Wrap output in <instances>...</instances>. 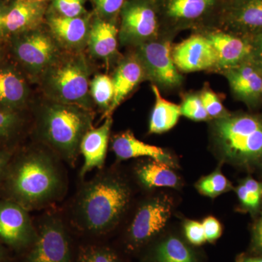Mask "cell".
Listing matches in <instances>:
<instances>
[{"label": "cell", "instance_id": "cell-1", "mask_svg": "<svg viewBox=\"0 0 262 262\" xmlns=\"http://www.w3.org/2000/svg\"><path fill=\"white\" fill-rule=\"evenodd\" d=\"M59 160L51 149L39 146L13 155L0 187L3 198L16 202L29 211L59 201L67 189Z\"/></svg>", "mask_w": 262, "mask_h": 262}, {"label": "cell", "instance_id": "cell-2", "mask_svg": "<svg viewBox=\"0 0 262 262\" xmlns=\"http://www.w3.org/2000/svg\"><path fill=\"white\" fill-rule=\"evenodd\" d=\"M131 198L128 185L113 173H98L84 183L72 208L77 228L100 234L113 229L127 209Z\"/></svg>", "mask_w": 262, "mask_h": 262}, {"label": "cell", "instance_id": "cell-3", "mask_svg": "<svg viewBox=\"0 0 262 262\" xmlns=\"http://www.w3.org/2000/svg\"><path fill=\"white\" fill-rule=\"evenodd\" d=\"M93 120L91 110L49 100L37 114L38 136L48 149L73 166L82 138L93 127Z\"/></svg>", "mask_w": 262, "mask_h": 262}, {"label": "cell", "instance_id": "cell-4", "mask_svg": "<svg viewBox=\"0 0 262 262\" xmlns=\"http://www.w3.org/2000/svg\"><path fill=\"white\" fill-rule=\"evenodd\" d=\"M215 144L224 158L243 166L262 164V117L227 115L213 124Z\"/></svg>", "mask_w": 262, "mask_h": 262}, {"label": "cell", "instance_id": "cell-5", "mask_svg": "<svg viewBox=\"0 0 262 262\" xmlns=\"http://www.w3.org/2000/svg\"><path fill=\"white\" fill-rule=\"evenodd\" d=\"M90 68L83 53H62L39 82L49 100L91 110Z\"/></svg>", "mask_w": 262, "mask_h": 262}, {"label": "cell", "instance_id": "cell-6", "mask_svg": "<svg viewBox=\"0 0 262 262\" xmlns=\"http://www.w3.org/2000/svg\"><path fill=\"white\" fill-rule=\"evenodd\" d=\"M12 50L15 58L29 75L39 81L63 53V49L51 32L38 28L13 36Z\"/></svg>", "mask_w": 262, "mask_h": 262}, {"label": "cell", "instance_id": "cell-7", "mask_svg": "<svg viewBox=\"0 0 262 262\" xmlns=\"http://www.w3.org/2000/svg\"><path fill=\"white\" fill-rule=\"evenodd\" d=\"M37 237L25 262H72L70 238L64 222L56 213L41 217Z\"/></svg>", "mask_w": 262, "mask_h": 262}, {"label": "cell", "instance_id": "cell-8", "mask_svg": "<svg viewBox=\"0 0 262 262\" xmlns=\"http://www.w3.org/2000/svg\"><path fill=\"white\" fill-rule=\"evenodd\" d=\"M121 28L119 39L123 45L139 46L154 40L158 35L159 20L154 5L147 0L125 3L121 10Z\"/></svg>", "mask_w": 262, "mask_h": 262}, {"label": "cell", "instance_id": "cell-9", "mask_svg": "<svg viewBox=\"0 0 262 262\" xmlns=\"http://www.w3.org/2000/svg\"><path fill=\"white\" fill-rule=\"evenodd\" d=\"M172 51L168 40L155 39L137 46L136 55L146 78L163 87L175 88L182 84L183 78L174 63Z\"/></svg>", "mask_w": 262, "mask_h": 262}, {"label": "cell", "instance_id": "cell-10", "mask_svg": "<svg viewBox=\"0 0 262 262\" xmlns=\"http://www.w3.org/2000/svg\"><path fill=\"white\" fill-rule=\"evenodd\" d=\"M28 210L16 202L0 199V239L14 249L32 246L37 237Z\"/></svg>", "mask_w": 262, "mask_h": 262}, {"label": "cell", "instance_id": "cell-11", "mask_svg": "<svg viewBox=\"0 0 262 262\" xmlns=\"http://www.w3.org/2000/svg\"><path fill=\"white\" fill-rule=\"evenodd\" d=\"M171 203L158 198L146 202L136 211L129 227L128 237L136 246L144 244L166 225L171 215Z\"/></svg>", "mask_w": 262, "mask_h": 262}, {"label": "cell", "instance_id": "cell-12", "mask_svg": "<svg viewBox=\"0 0 262 262\" xmlns=\"http://www.w3.org/2000/svg\"><path fill=\"white\" fill-rule=\"evenodd\" d=\"M176 67L184 72H198L217 67V57L205 35L191 36L172 51Z\"/></svg>", "mask_w": 262, "mask_h": 262}, {"label": "cell", "instance_id": "cell-13", "mask_svg": "<svg viewBox=\"0 0 262 262\" xmlns=\"http://www.w3.org/2000/svg\"><path fill=\"white\" fill-rule=\"evenodd\" d=\"M91 24L88 16L68 18L53 13L48 18L50 32L68 52H81L87 46Z\"/></svg>", "mask_w": 262, "mask_h": 262}, {"label": "cell", "instance_id": "cell-14", "mask_svg": "<svg viewBox=\"0 0 262 262\" xmlns=\"http://www.w3.org/2000/svg\"><path fill=\"white\" fill-rule=\"evenodd\" d=\"M231 90L237 99L253 106L261 101L262 71L251 62L225 70Z\"/></svg>", "mask_w": 262, "mask_h": 262}, {"label": "cell", "instance_id": "cell-15", "mask_svg": "<svg viewBox=\"0 0 262 262\" xmlns=\"http://www.w3.org/2000/svg\"><path fill=\"white\" fill-rule=\"evenodd\" d=\"M217 57V67L228 70L247 61L251 53L248 37L214 31L206 34Z\"/></svg>", "mask_w": 262, "mask_h": 262}, {"label": "cell", "instance_id": "cell-16", "mask_svg": "<svg viewBox=\"0 0 262 262\" xmlns=\"http://www.w3.org/2000/svg\"><path fill=\"white\" fill-rule=\"evenodd\" d=\"M113 122L112 117H106L102 125L96 128L92 127L84 134L80 146V153L84 160L80 177L94 169H101L104 165Z\"/></svg>", "mask_w": 262, "mask_h": 262}, {"label": "cell", "instance_id": "cell-17", "mask_svg": "<svg viewBox=\"0 0 262 262\" xmlns=\"http://www.w3.org/2000/svg\"><path fill=\"white\" fill-rule=\"evenodd\" d=\"M46 11L43 2L17 0L6 10L4 17L5 35H18L39 27Z\"/></svg>", "mask_w": 262, "mask_h": 262}, {"label": "cell", "instance_id": "cell-18", "mask_svg": "<svg viewBox=\"0 0 262 262\" xmlns=\"http://www.w3.org/2000/svg\"><path fill=\"white\" fill-rule=\"evenodd\" d=\"M146 78L143 66L136 53L122 60L114 74V98L103 117H112L115 110L140 82Z\"/></svg>", "mask_w": 262, "mask_h": 262}, {"label": "cell", "instance_id": "cell-19", "mask_svg": "<svg viewBox=\"0 0 262 262\" xmlns=\"http://www.w3.org/2000/svg\"><path fill=\"white\" fill-rule=\"evenodd\" d=\"M227 24L243 37L262 32V0H236L227 12Z\"/></svg>", "mask_w": 262, "mask_h": 262}, {"label": "cell", "instance_id": "cell-20", "mask_svg": "<svg viewBox=\"0 0 262 262\" xmlns=\"http://www.w3.org/2000/svg\"><path fill=\"white\" fill-rule=\"evenodd\" d=\"M28 84L11 66L0 67V108L19 112L28 101Z\"/></svg>", "mask_w": 262, "mask_h": 262}, {"label": "cell", "instance_id": "cell-21", "mask_svg": "<svg viewBox=\"0 0 262 262\" xmlns=\"http://www.w3.org/2000/svg\"><path fill=\"white\" fill-rule=\"evenodd\" d=\"M112 148L117 159L120 160L148 157L156 161L174 167L173 159L168 153L165 152V150L139 140L130 130L115 136Z\"/></svg>", "mask_w": 262, "mask_h": 262}, {"label": "cell", "instance_id": "cell-22", "mask_svg": "<svg viewBox=\"0 0 262 262\" xmlns=\"http://www.w3.org/2000/svg\"><path fill=\"white\" fill-rule=\"evenodd\" d=\"M116 26L110 21L97 17L91 24L87 46L91 56L97 59L108 61L117 51Z\"/></svg>", "mask_w": 262, "mask_h": 262}, {"label": "cell", "instance_id": "cell-23", "mask_svg": "<svg viewBox=\"0 0 262 262\" xmlns=\"http://www.w3.org/2000/svg\"><path fill=\"white\" fill-rule=\"evenodd\" d=\"M217 0H163L165 18L175 25L192 24L208 15L216 5Z\"/></svg>", "mask_w": 262, "mask_h": 262}, {"label": "cell", "instance_id": "cell-24", "mask_svg": "<svg viewBox=\"0 0 262 262\" xmlns=\"http://www.w3.org/2000/svg\"><path fill=\"white\" fill-rule=\"evenodd\" d=\"M155 103L150 117L149 134H160L175 126L182 115L181 106L162 97L158 86L152 84Z\"/></svg>", "mask_w": 262, "mask_h": 262}, {"label": "cell", "instance_id": "cell-25", "mask_svg": "<svg viewBox=\"0 0 262 262\" xmlns=\"http://www.w3.org/2000/svg\"><path fill=\"white\" fill-rule=\"evenodd\" d=\"M170 167L153 160L138 167L136 175L141 184L146 188L176 187L179 179Z\"/></svg>", "mask_w": 262, "mask_h": 262}, {"label": "cell", "instance_id": "cell-26", "mask_svg": "<svg viewBox=\"0 0 262 262\" xmlns=\"http://www.w3.org/2000/svg\"><path fill=\"white\" fill-rule=\"evenodd\" d=\"M155 259L157 262H195L189 248L174 237H169L158 246Z\"/></svg>", "mask_w": 262, "mask_h": 262}, {"label": "cell", "instance_id": "cell-27", "mask_svg": "<svg viewBox=\"0 0 262 262\" xmlns=\"http://www.w3.org/2000/svg\"><path fill=\"white\" fill-rule=\"evenodd\" d=\"M90 94L98 107L108 111L114 98L113 79L106 75H98L90 82Z\"/></svg>", "mask_w": 262, "mask_h": 262}, {"label": "cell", "instance_id": "cell-28", "mask_svg": "<svg viewBox=\"0 0 262 262\" xmlns=\"http://www.w3.org/2000/svg\"><path fill=\"white\" fill-rule=\"evenodd\" d=\"M23 126V119L19 112L0 108V149H8L5 146L18 135Z\"/></svg>", "mask_w": 262, "mask_h": 262}, {"label": "cell", "instance_id": "cell-29", "mask_svg": "<svg viewBox=\"0 0 262 262\" xmlns=\"http://www.w3.org/2000/svg\"><path fill=\"white\" fill-rule=\"evenodd\" d=\"M239 201L248 209L255 211L259 206L262 199V184L256 179L247 178L237 187Z\"/></svg>", "mask_w": 262, "mask_h": 262}, {"label": "cell", "instance_id": "cell-30", "mask_svg": "<svg viewBox=\"0 0 262 262\" xmlns=\"http://www.w3.org/2000/svg\"><path fill=\"white\" fill-rule=\"evenodd\" d=\"M199 192L210 198H215L231 189V184L220 170L202 179L196 185Z\"/></svg>", "mask_w": 262, "mask_h": 262}, {"label": "cell", "instance_id": "cell-31", "mask_svg": "<svg viewBox=\"0 0 262 262\" xmlns=\"http://www.w3.org/2000/svg\"><path fill=\"white\" fill-rule=\"evenodd\" d=\"M78 262H120L118 257L110 248L103 246H83L78 254Z\"/></svg>", "mask_w": 262, "mask_h": 262}, {"label": "cell", "instance_id": "cell-32", "mask_svg": "<svg viewBox=\"0 0 262 262\" xmlns=\"http://www.w3.org/2000/svg\"><path fill=\"white\" fill-rule=\"evenodd\" d=\"M180 106L182 115L194 121H203L209 118L200 95H190L187 96Z\"/></svg>", "mask_w": 262, "mask_h": 262}, {"label": "cell", "instance_id": "cell-33", "mask_svg": "<svg viewBox=\"0 0 262 262\" xmlns=\"http://www.w3.org/2000/svg\"><path fill=\"white\" fill-rule=\"evenodd\" d=\"M84 0H53V9L55 14L68 18L84 16Z\"/></svg>", "mask_w": 262, "mask_h": 262}, {"label": "cell", "instance_id": "cell-34", "mask_svg": "<svg viewBox=\"0 0 262 262\" xmlns=\"http://www.w3.org/2000/svg\"><path fill=\"white\" fill-rule=\"evenodd\" d=\"M200 96L210 118L219 119L229 115L221 102L220 98L212 90L208 88L203 89Z\"/></svg>", "mask_w": 262, "mask_h": 262}, {"label": "cell", "instance_id": "cell-35", "mask_svg": "<svg viewBox=\"0 0 262 262\" xmlns=\"http://www.w3.org/2000/svg\"><path fill=\"white\" fill-rule=\"evenodd\" d=\"M100 18L107 20L118 14L123 7L124 0H94Z\"/></svg>", "mask_w": 262, "mask_h": 262}, {"label": "cell", "instance_id": "cell-36", "mask_svg": "<svg viewBox=\"0 0 262 262\" xmlns=\"http://www.w3.org/2000/svg\"><path fill=\"white\" fill-rule=\"evenodd\" d=\"M188 241L195 246H201L206 241L203 224L196 221H188L184 225Z\"/></svg>", "mask_w": 262, "mask_h": 262}, {"label": "cell", "instance_id": "cell-37", "mask_svg": "<svg viewBox=\"0 0 262 262\" xmlns=\"http://www.w3.org/2000/svg\"><path fill=\"white\" fill-rule=\"evenodd\" d=\"M251 53L247 61L251 62L262 71V32L248 37Z\"/></svg>", "mask_w": 262, "mask_h": 262}, {"label": "cell", "instance_id": "cell-38", "mask_svg": "<svg viewBox=\"0 0 262 262\" xmlns=\"http://www.w3.org/2000/svg\"><path fill=\"white\" fill-rule=\"evenodd\" d=\"M206 241L213 242L220 237L222 229L221 224L214 217L209 216L203 222Z\"/></svg>", "mask_w": 262, "mask_h": 262}, {"label": "cell", "instance_id": "cell-39", "mask_svg": "<svg viewBox=\"0 0 262 262\" xmlns=\"http://www.w3.org/2000/svg\"><path fill=\"white\" fill-rule=\"evenodd\" d=\"M13 150L10 149H0V187L3 184L7 168L10 160L13 158Z\"/></svg>", "mask_w": 262, "mask_h": 262}, {"label": "cell", "instance_id": "cell-40", "mask_svg": "<svg viewBox=\"0 0 262 262\" xmlns=\"http://www.w3.org/2000/svg\"><path fill=\"white\" fill-rule=\"evenodd\" d=\"M253 239L256 248L262 251V214L255 226Z\"/></svg>", "mask_w": 262, "mask_h": 262}, {"label": "cell", "instance_id": "cell-41", "mask_svg": "<svg viewBox=\"0 0 262 262\" xmlns=\"http://www.w3.org/2000/svg\"><path fill=\"white\" fill-rule=\"evenodd\" d=\"M6 10L0 4V39L5 36L4 17Z\"/></svg>", "mask_w": 262, "mask_h": 262}, {"label": "cell", "instance_id": "cell-42", "mask_svg": "<svg viewBox=\"0 0 262 262\" xmlns=\"http://www.w3.org/2000/svg\"><path fill=\"white\" fill-rule=\"evenodd\" d=\"M5 256H6V251H5V248L3 247V245L0 244V262L4 261Z\"/></svg>", "mask_w": 262, "mask_h": 262}, {"label": "cell", "instance_id": "cell-43", "mask_svg": "<svg viewBox=\"0 0 262 262\" xmlns=\"http://www.w3.org/2000/svg\"><path fill=\"white\" fill-rule=\"evenodd\" d=\"M244 262H262V258H248Z\"/></svg>", "mask_w": 262, "mask_h": 262}, {"label": "cell", "instance_id": "cell-44", "mask_svg": "<svg viewBox=\"0 0 262 262\" xmlns=\"http://www.w3.org/2000/svg\"><path fill=\"white\" fill-rule=\"evenodd\" d=\"M32 1H39V2H43L44 0H32Z\"/></svg>", "mask_w": 262, "mask_h": 262}, {"label": "cell", "instance_id": "cell-45", "mask_svg": "<svg viewBox=\"0 0 262 262\" xmlns=\"http://www.w3.org/2000/svg\"><path fill=\"white\" fill-rule=\"evenodd\" d=\"M1 59H2V53H1V51H0V61H1Z\"/></svg>", "mask_w": 262, "mask_h": 262}, {"label": "cell", "instance_id": "cell-46", "mask_svg": "<svg viewBox=\"0 0 262 262\" xmlns=\"http://www.w3.org/2000/svg\"><path fill=\"white\" fill-rule=\"evenodd\" d=\"M261 101H262V89H261Z\"/></svg>", "mask_w": 262, "mask_h": 262}]
</instances>
